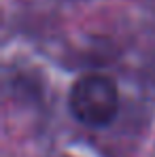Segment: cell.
<instances>
[{"label": "cell", "instance_id": "1", "mask_svg": "<svg viewBox=\"0 0 155 157\" xmlns=\"http://www.w3.org/2000/svg\"><path fill=\"white\" fill-rule=\"evenodd\" d=\"M70 110L81 123L100 128L115 119L119 94L115 83L102 75H87L70 89Z\"/></svg>", "mask_w": 155, "mask_h": 157}]
</instances>
